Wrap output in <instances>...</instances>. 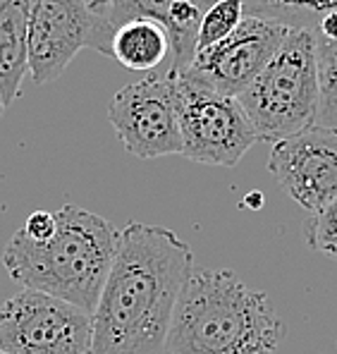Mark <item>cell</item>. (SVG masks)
Returning a JSON list of instances; mask_svg holds the SVG:
<instances>
[{
	"instance_id": "cell-9",
	"label": "cell",
	"mask_w": 337,
	"mask_h": 354,
	"mask_svg": "<svg viewBox=\"0 0 337 354\" xmlns=\"http://www.w3.org/2000/svg\"><path fill=\"white\" fill-rule=\"evenodd\" d=\"M289 31L292 24L282 19L244 15L240 27L227 39L196 53L182 75L222 96L237 98L273 60Z\"/></svg>"
},
{
	"instance_id": "cell-17",
	"label": "cell",
	"mask_w": 337,
	"mask_h": 354,
	"mask_svg": "<svg viewBox=\"0 0 337 354\" xmlns=\"http://www.w3.org/2000/svg\"><path fill=\"white\" fill-rule=\"evenodd\" d=\"M19 230L31 239H48L55 232V211H34Z\"/></svg>"
},
{
	"instance_id": "cell-11",
	"label": "cell",
	"mask_w": 337,
	"mask_h": 354,
	"mask_svg": "<svg viewBox=\"0 0 337 354\" xmlns=\"http://www.w3.org/2000/svg\"><path fill=\"white\" fill-rule=\"evenodd\" d=\"M31 0H0V96L5 108L19 96L29 72Z\"/></svg>"
},
{
	"instance_id": "cell-10",
	"label": "cell",
	"mask_w": 337,
	"mask_h": 354,
	"mask_svg": "<svg viewBox=\"0 0 337 354\" xmlns=\"http://www.w3.org/2000/svg\"><path fill=\"white\" fill-rule=\"evenodd\" d=\"M268 170L304 211H320L337 199V132L314 124L273 144Z\"/></svg>"
},
{
	"instance_id": "cell-1",
	"label": "cell",
	"mask_w": 337,
	"mask_h": 354,
	"mask_svg": "<svg viewBox=\"0 0 337 354\" xmlns=\"http://www.w3.org/2000/svg\"><path fill=\"white\" fill-rule=\"evenodd\" d=\"M194 254L177 232L129 223L91 314V354H163Z\"/></svg>"
},
{
	"instance_id": "cell-4",
	"label": "cell",
	"mask_w": 337,
	"mask_h": 354,
	"mask_svg": "<svg viewBox=\"0 0 337 354\" xmlns=\"http://www.w3.org/2000/svg\"><path fill=\"white\" fill-rule=\"evenodd\" d=\"M258 142L278 144L314 127L318 115V67L314 31L292 27L263 72L237 96Z\"/></svg>"
},
{
	"instance_id": "cell-2",
	"label": "cell",
	"mask_w": 337,
	"mask_h": 354,
	"mask_svg": "<svg viewBox=\"0 0 337 354\" xmlns=\"http://www.w3.org/2000/svg\"><path fill=\"white\" fill-rule=\"evenodd\" d=\"M287 328L266 292L235 270L194 268L186 278L163 354H276Z\"/></svg>"
},
{
	"instance_id": "cell-20",
	"label": "cell",
	"mask_w": 337,
	"mask_h": 354,
	"mask_svg": "<svg viewBox=\"0 0 337 354\" xmlns=\"http://www.w3.org/2000/svg\"><path fill=\"white\" fill-rule=\"evenodd\" d=\"M0 354H3V352H0Z\"/></svg>"
},
{
	"instance_id": "cell-8",
	"label": "cell",
	"mask_w": 337,
	"mask_h": 354,
	"mask_svg": "<svg viewBox=\"0 0 337 354\" xmlns=\"http://www.w3.org/2000/svg\"><path fill=\"white\" fill-rule=\"evenodd\" d=\"M108 118L134 158L151 160L182 153L175 75L168 67L122 86L108 103Z\"/></svg>"
},
{
	"instance_id": "cell-16",
	"label": "cell",
	"mask_w": 337,
	"mask_h": 354,
	"mask_svg": "<svg viewBox=\"0 0 337 354\" xmlns=\"http://www.w3.org/2000/svg\"><path fill=\"white\" fill-rule=\"evenodd\" d=\"M304 235L314 252L337 261V199L320 211L309 213L307 223H304Z\"/></svg>"
},
{
	"instance_id": "cell-13",
	"label": "cell",
	"mask_w": 337,
	"mask_h": 354,
	"mask_svg": "<svg viewBox=\"0 0 337 354\" xmlns=\"http://www.w3.org/2000/svg\"><path fill=\"white\" fill-rule=\"evenodd\" d=\"M316 67H318V115L316 124L337 132V39H316Z\"/></svg>"
},
{
	"instance_id": "cell-19",
	"label": "cell",
	"mask_w": 337,
	"mask_h": 354,
	"mask_svg": "<svg viewBox=\"0 0 337 354\" xmlns=\"http://www.w3.org/2000/svg\"><path fill=\"white\" fill-rule=\"evenodd\" d=\"M5 115V103H3V96H0V118Z\"/></svg>"
},
{
	"instance_id": "cell-5",
	"label": "cell",
	"mask_w": 337,
	"mask_h": 354,
	"mask_svg": "<svg viewBox=\"0 0 337 354\" xmlns=\"http://www.w3.org/2000/svg\"><path fill=\"white\" fill-rule=\"evenodd\" d=\"M182 156L194 163L235 168L258 142L240 101L222 96L184 75H175Z\"/></svg>"
},
{
	"instance_id": "cell-15",
	"label": "cell",
	"mask_w": 337,
	"mask_h": 354,
	"mask_svg": "<svg viewBox=\"0 0 337 354\" xmlns=\"http://www.w3.org/2000/svg\"><path fill=\"white\" fill-rule=\"evenodd\" d=\"M173 3L175 0H106L101 8H96V12L106 17L113 24V29H117L124 22H132V19H153V22L163 24Z\"/></svg>"
},
{
	"instance_id": "cell-6",
	"label": "cell",
	"mask_w": 337,
	"mask_h": 354,
	"mask_svg": "<svg viewBox=\"0 0 337 354\" xmlns=\"http://www.w3.org/2000/svg\"><path fill=\"white\" fill-rule=\"evenodd\" d=\"M115 29L84 0H31L29 75L34 84L60 80L75 55L91 48L110 58Z\"/></svg>"
},
{
	"instance_id": "cell-14",
	"label": "cell",
	"mask_w": 337,
	"mask_h": 354,
	"mask_svg": "<svg viewBox=\"0 0 337 354\" xmlns=\"http://www.w3.org/2000/svg\"><path fill=\"white\" fill-rule=\"evenodd\" d=\"M244 19V0H215L206 10L199 27V39H196V53L220 44L222 39L232 34L240 22Z\"/></svg>"
},
{
	"instance_id": "cell-12",
	"label": "cell",
	"mask_w": 337,
	"mask_h": 354,
	"mask_svg": "<svg viewBox=\"0 0 337 354\" xmlns=\"http://www.w3.org/2000/svg\"><path fill=\"white\" fill-rule=\"evenodd\" d=\"M110 58L124 70L155 72L170 58V41L163 24L153 19H132L115 29Z\"/></svg>"
},
{
	"instance_id": "cell-7",
	"label": "cell",
	"mask_w": 337,
	"mask_h": 354,
	"mask_svg": "<svg viewBox=\"0 0 337 354\" xmlns=\"http://www.w3.org/2000/svg\"><path fill=\"white\" fill-rule=\"evenodd\" d=\"M91 314L53 295L19 290L0 304L3 354H91Z\"/></svg>"
},
{
	"instance_id": "cell-18",
	"label": "cell",
	"mask_w": 337,
	"mask_h": 354,
	"mask_svg": "<svg viewBox=\"0 0 337 354\" xmlns=\"http://www.w3.org/2000/svg\"><path fill=\"white\" fill-rule=\"evenodd\" d=\"M84 3H86V5H91V8L96 10V8H101V5L106 3V0H84Z\"/></svg>"
},
{
	"instance_id": "cell-3",
	"label": "cell",
	"mask_w": 337,
	"mask_h": 354,
	"mask_svg": "<svg viewBox=\"0 0 337 354\" xmlns=\"http://www.w3.org/2000/svg\"><path fill=\"white\" fill-rule=\"evenodd\" d=\"M120 230L79 206L55 211V232L31 239L17 230L3 252L10 280L24 290L53 295L93 314L110 273Z\"/></svg>"
}]
</instances>
